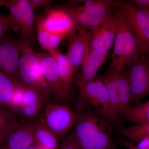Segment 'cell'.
Returning <instances> with one entry per match:
<instances>
[{"label": "cell", "instance_id": "cell-27", "mask_svg": "<svg viewBox=\"0 0 149 149\" xmlns=\"http://www.w3.org/2000/svg\"><path fill=\"white\" fill-rule=\"evenodd\" d=\"M15 28V27L7 17L0 15V40L4 37L8 31Z\"/></svg>", "mask_w": 149, "mask_h": 149}, {"label": "cell", "instance_id": "cell-31", "mask_svg": "<svg viewBox=\"0 0 149 149\" xmlns=\"http://www.w3.org/2000/svg\"><path fill=\"white\" fill-rule=\"evenodd\" d=\"M137 146L141 149H149V137H147L140 141Z\"/></svg>", "mask_w": 149, "mask_h": 149}, {"label": "cell", "instance_id": "cell-21", "mask_svg": "<svg viewBox=\"0 0 149 149\" xmlns=\"http://www.w3.org/2000/svg\"><path fill=\"white\" fill-rule=\"evenodd\" d=\"M19 124L13 112L7 108L0 107V146Z\"/></svg>", "mask_w": 149, "mask_h": 149}, {"label": "cell", "instance_id": "cell-4", "mask_svg": "<svg viewBox=\"0 0 149 149\" xmlns=\"http://www.w3.org/2000/svg\"><path fill=\"white\" fill-rule=\"evenodd\" d=\"M78 116L65 106L48 103L40 120L60 141L75 124Z\"/></svg>", "mask_w": 149, "mask_h": 149}, {"label": "cell", "instance_id": "cell-5", "mask_svg": "<svg viewBox=\"0 0 149 149\" xmlns=\"http://www.w3.org/2000/svg\"><path fill=\"white\" fill-rule=\"evenodd\" d=\"M117 4L118 2L112 1L99 0L97 4L87 10H83L80 7L65 10L75 27L86 29L98 27L109 20L113 16V8Z\"/></svg>", "mask_w": 149, "mask_h": 149}, {"label": "cell", "instance_id": "cell-24", "mask_svg": "<svg viewBox=\"0 0 149 149\" xmlns=\"http://www.w3.org/2000/svg\"><path fill=\"white\" fill-rule=\"evenodd\" d=\"M123 117L127 120L140 124H149V100L131 108Z\"/></svg>", "mask_w": 149, "mask_h": 149}, {"label": "cell", "instance_id": "cell-1", "mask_svg": "<svg viewBox=\"0 0 149 149\" xmlns=\"http://www.w3.org/2000/svg\"><path fill=\"white\" fill-rule=\"evenodd\" d=\"M71 135L78 149H116L112 128L106 120L92 113L79 114Z\"/></svg>", "mask_w": 149, "mask_h": 149}, {"label": "cell", "instance_id": "cell-32", "mask_svg": "<svg viewBox=\"0 0 149 149\" xmlns=\"http://www.w3.org/2000/svg\"><path fill=\"white\" fill-rule=\"evenodd\" d=\"M120 143L121 145H123V146L127 148L128 149H143L140 148H139L137 146H135L134 144L131 143L130 142L125 140L124 139H122L120 141Z\"/></svg>", "mask_w": 149, "mask_h": 149}, {"label": "cell", "instance_id": "cell-10", "mask_svg": "<svg viewBox=\"0 0 149 149\" xmlns=\"http://www.w3.org/2000/svg\"><path fill=\"white\" fill-rule=\"evenodd\" d=\"M68 36L66 56L76 74L90 51V35L86 29L75 26Z\"/></svg>", "mask_w": 149, "mask_h": 149}, {"label": "cell", "instance_id": "cell-34", "mask_svg": "<svg viewBox=\"0 0 149 149\" xmlns=\"http://www.w3.org/2000/svg\"><path fill=\"white\" fill-rule=\"evenodd\" d=\"M37 146L36 145H34V146H32L29 147L28 148L26 149H37Z\"/></svg>", "mask_w": 149, "mask_h": 149}, {"label": "cell", "instance_id": "cell-3", "mask_svg": "<svg viewBox=\"0 0 149 149\" xmlns=\"http://www.w3.org/2000/svg\"><path fill=\"white\" fill-rule=\"evenodd\" d=\"M20 57L18 63L19 79L26 87H33L42 91L47 97L50 89L42 72L39 53L31 47V44L21 37L17 41Z\"/></svg>", "mask_w": 149, "mask_h": 149}, {"label": "cell", "instance_id": "cell-8", "mask_svg": "<svg viewBox=\"0 0 149 149\" xmlns=\"http://www.w3.org/2000/svg\"><path fill=\"white\" fill-rule=\"evenodd\" d=\"M127 66L132 101L138 103L149 95V54H142Z\"/></svg>", "mask_w": 149, "mask_h": 149}, {"label": "cell", "instance_id": "cell-13", "mask_svg": "<svg viewBox=\"0 0 149 149\" xmlns=\"http://www.w3.org/2000/svg\"><path fill=\"white\" fill-rule=\"evenodd\" d=\"M39 55L42 72L51 94L60 101H65L68 95L65 90L55 60L49 53H39Z\"/></svg>", "mask_w": 149, "mask_h": 149}, {"label": "cell", "instance_id": "cell-16", "mask_svg": "<svg viewBox=\"0 0 149 149\" xmlns=\"http://www.w3.org/2000/svg\"><path fill=\"white\" fill-rule=\"evenodd\" d=\"M107 55V54L90 49L80 68L81 73L75 74V82L78 87L96 78L97 72L105 61Z\"/></svg>", "mask_w": 149, "mask_h": 149}, {"label": "cell", "instance_id": "cell-35", "mask_svg": "<svg viewBox=\"0 0 149 149\" xmlns=\"http://www.w3.org/2000/svg\"><path fill=\"white\" fill-rule=\"evenodd\" d=\"M37 149H46L45 148H41V147H38L37 146Z\"/></svg>", "mask_w": 149, "mask_h": 149}, {"label": "cell", "instance_id": "cell-22", "mask_svg": "<svg viewBox=\"0 0 149 149\" xmlns=\"http://www.w3.org/2000/svg\"><path fill=\"white\" fill-rule=\"evenodd\" d=\"M37 39L40 47L49 52L55 50L65 36L52 35L36 25Z\"/></svg>", "mask_w": 149, "mask_h": 149}, {"label": "cell", "instance_id": "cell-2", "mask_svg": "<svg viewBox=\"0 0 149 149\" xmlns=\"http://www.w3.org/2000/svg\"><path fill=\"white\" fill-rule=\"evenodd\" d=\"M119 8V7H118ZM117 23L112 61L107 72L117 73L145 53L143 48L120 8L113 12Z\"/></svg>", "mask_w": 149, "mask_h": 149}, {"label": "cell", "instance_id": "cell-6", "mask_svg": "<svg viewBox=\"0 0 149 149\" xmlns=\"http://www.w3.org/2000/svg\"><path fill=\"white\" fill-rule=\"evenodd\" d=\"M4 6L9 10L7 17L15 28L21 31V37L30 44L35 41L36 19L34 10L28 0L6 1Z\"/></svg>", "mask_w": 149, "mask_h": 149}, {"label": "cell", "instance_id": "cell-30", "mask_svg": "<svg viewBox=\"0 0 149 149\" xmlns=\"http://www.w3.org/2000/svg\"><path fill=\"white\" fill-rule=\"evenodd\" d=\"M137 7L149 13V0L130 1Z\"/></svg>", "mask_w": 149, "mask_h": 149}, {"label": "cell", "instance_id": "cell-15", "mask_svg": "<svg viewBox=\"0 0 149 149\" xmlns=\"http://www.w3.org/2000/svg\"><path fill=\"white\" fill-rule=\"evenodd\" d=\"M37 121L19 123L3 141L0 149H26L35 145L34 135Z\"/></svg>", "mask_w": 149, "mask_h": 149}, {"label": "cell", "instance_id": "cell-17", "mask_svg": "<svg viewBox=\"0 0 149 149\" xmlns=\"http://www.w3.org/2000/svg\"><path fill=\"white\" fill-rule=\"evenodd\" d=\"M47 97L40 90L26 87L19 111L25 117L33 118L39 115Z\"/></svg>", "mask_w": 149, "mask_h": 149}, {"label": "cell", "instance_id": "cell-28", "mask_svg": "<svg viewBox=\"0 0 149 149\" xmlns=\"http://www.w3.org/2000/svg\"><path fill=\"white\" fill-rule=\"evenodd\" d=\"M33 9L38 7L51 8V1L49 0H28Z\"/></svg>", "mask_w": 149, "mask_h": 149}, {"label": "cell", "instance_id": "cell-7", "mask_svg": "<svg viewBox=\"0 0 149 149\" xmlns=\"http://www.w3.org/2000/svg\"><path fill=\"white\" fill-rule=\"evenodd\" d=\"M80 95L109 121L117 122L119 116L113 108L105 85L100 77L79 86Z\"/></svg>", "mask_w": 149, "mask_h": 149}, {"label": "cell", "instance_id": "cell-20", "mask_svg": "<svg viewBox=\"0 0 149 149\" xmlns=\"http://www.w3.org/2000/svg\"><path fill=\"white\" fill-rule=\"evenodd\" d=\"M35 144L46 149H57L58 140L54 134L38 120L35 131Z\"/></svg>", "mask_w": 149, "mask_h": 149}, {"label": "cell", "instance_id": "cell-29", "mask_svg": "<svg viewBox=\"0 0 149 149\" xmlns=\"http://www.w3.org/2000/svg\"><path fill=\"white\" fill-rule=\"evenodd\" d=\"M60 149H78L72 135L65 139Z\"/></svg>", "mask_w": 149, "mask_h": 149}, {"label": "cell", "instance_id": "cell-14", "mask_svg": "<svg viewBox=\"0 0 149 149\" xmlns=\"http://www.w3.org/2000/svg\"><path fill=\"white\" fill-rule=\"evenodd\" d=\"M117 29L114 13L109 20L98 27L92 28L90 35V49L107 54L113 46Z\"/></svg>", "mask_w": 149, "mask_h": 149}, {"label": "cell", "instance_id": "cell-18", "mask_svg": "<svg viewBox=\"0 0 149 149\" xmlns=\"http://www.w3.org/2000/svg\"><path fill=\"white\" fill-rule=\"evenodd\" d=\"M114 74L115 82L120 104V116L124 114L132 108V95L130 83L126 69Z\"/></svg>", "mask_w": 149, "mask_h": 149}, {"label": "cell", "instance_id": "cell-12", "mask_svg": "<svg viewBox=\"0 0 149 149\" xmlns=\"http://www.w3.org/2000/svg\"><path fill=\"white\" fill-rule=\"evenodd\" d=\"M19 57L20 52L17 42L5 36L0 40V72L8 75L14 81L19 82Z\"/></svg>", "mask_w": 149, "mask_h": 149}, {"label": "cell", "instance_id": "cell-26", "mask_svg": "<svg viewBox=\"0 0 149 149\" xmlns=\"http://www.w3.org/2000/svg\"><path fill=\"white\" fill-rule=\"evenodd\" d=\"M26 86L19 82H15L14 91L10 102L7 108L14 113V111H19L23 102V96Z\"/></svg>", "mask_w": 149, "mask_h": 149}, {"label": "cell", "instance_id": "cell-11", "mask_svg": "<svg viewBox=\"0 0 149 149\" xmlns=\"http://www.w3.org/2000/svg\"><path fill=\"white\" fill-rule=\"evenodd\" d=\"M36 25L52 35L65 37L75 27L71 17L65 10L52 8L47 9L45 16L36 19Z\"/></svg>", "mask_w": 149, "mask_h": 149}, {"label": "cell", "instance_id": "cell-9", "mask_svg": "<svg viewBox=\"0 0 149 149\" xmlns=\"http://www.w3.org/2000/svg\"><path fill=\"white\" fill-rule=\"evenodd\" d=\"M125 19L143 48L149 54V13L134 5L130 1L118 2Z\"/></svg>", "mask_w": 149, "mask_h": 149}, {"label": "cell", "instance_id": "cell-23", "mask_svg": "<svg viewBox=\"0 0 149 149\" xmlns=\"http://www.w3.org/2000/svg\"><path fill=\"white\" fill-rule=\"evenodd\" d=\"M15 82L0 72V107L7 108L12 97Z\"/></svg>", "mask_w": 149, "mask_h": 149}, {"label": "cell", "instance_id": "cell-25", "mask_svg": "<svg viewBox=\"0 0 149 149\" xmlns=\"http://www.w3.org/2000/svg\"><path fill=\"white\" fill-rule=\"evenodd\" d=\"M120 133L128 138L131 143H139L143 139L149 137V124H140L130 126L120 130Z\"/></svg>", "mask_w": 149, "mask_h": 149}, {"label": "cell", "instance_id": "cell-19", "mask_svg": "<svg viewBox=\"0 0 149 149\" xmlns=\"http://www.w3.org/2000/svg\"><path fill=\"white\" fill-rule=\"evenodd\" d=\"M55 60L65 90L69 95L72 89L74 70L66 55L55 50L49 52Z\"/></svg>", "mask_w": 149, "mask_h": 149}, {"label": "cell", "instance_id": "cell-33", "mask_svg": "<svg viewBox=\"0 0 149 149\" xmlns=\"http://www.w3.org/2000/svg\"><path fill=\"white\" fill-rule=\"evenodd\" d=\"M6 1L5 0H0V8L3 6H4Z\"/></svg>", "mask_w": 149, "mask_h": 149}]
</instances>
